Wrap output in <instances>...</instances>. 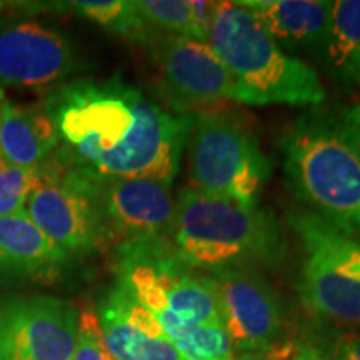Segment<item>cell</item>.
Returning a JSON list of instances; mask_svg holds the SVG:
<instances>
[{
  "label": "cell",
  "instance_id": "6da1fadb",
  "mask_svg": "<svg viewBox=\"0 0 360 360\" xmlns=\"http://www.w3.org/2000/svg\"><path fill=\"white\" fill-rule=\"evenodd\" d=\"M65 143L62 159L102 179L174 182L192 115L165 110L120 80H79L45 102Z\"/></svg>",
  "mask_w": 360,
  "mask_h": 360
},
{
  "label": "cell",
  "instance_id": "7a4b0ae2",
  "mask_svg": "<svg viewBox=\"0 0 360 360\" xmlns=\"http://www.w3.org/2000/svg\"><path fill=\"white\" fill-rule=\"evenodd\" d=\"M115 276V285L154 315L184 360H232L212 278L184 264L169 238L119 244Z\"/></svg>",
  "mask_w": 360,
  "mask_h": 360
},
{
  "label": "cell",
  "instance_id": "3957f363",
  "mask_svg": "<svg viewBox=\"0 0 360 360\" xmlns=\"http://www.w3.org/2000/svg\"><path fill=\"white\" fill-rule=\"evenodd\" d=\"M282 154L297 199L360 238V103L314 107L283 135Z\"/></svg>",
  "mask_w": 360,
  "mask_h": 360
},
{
  "label": "cell",
  "instance_id": "277c9868",
  "mask_svg": "<svg viewBox=\"0 0 360 360\" xmlns=\"http://www.w3.org/2000/svg\"><path fill=\"white\" fill-rule=\"evenodd\" d=\"M170 244L197 272L274 269L283 262L287 240L282 225L267 210L180 188Z\"/></svg>",
  "mask_w": 360,
  "mask_h": 360
},
{
  "label": "cell",
  "instance_id": "5b68a950",
  "mask_svg": "<svg viewBox=\"0 0 360 360\" xmlns=\"http://www.w3.org/2000/svg\"><path fill=\"white\" fill-rule=\"evenodd\" d=\"M205 42L232 75L236 102L319 107L326 101L317 72L283 52L238 2H214Z\"/></svg>",
  "mask_w": 360,
  "mask_h": 360
},
{
  "label": "cell",
  "instance_id": "8992f818",
  "mask_svg": "<svg viewBox=\"0 0 360 360\" xmlns=\"http://www.w3.org/2000/svg\"><path fill=\"white\" fill-rule=\"evenodd\" d=\"M186 148L193 191L240 204H257L270 177V162L240 117L212 109L197 112L192 115Z\"/></svg>",
  "mask_w": 360,
  "mask_h": 360
},
{
  "label": "cell",
  "instance_id": "52a82bcc",
  "mask_svg": "<svg viewBox=\"0 0 360 360\" xmlns=\"http://www.w3.org/2000/svg\"><path fill=\"white\" fill-rule=\"evenodd\" d=\"M102 182L62 157L45 160L37 167L25 212L65 255H87L109 240Z\"/></svg>",
  "mask_w": 360,
  "mask_h": 360
},
{
  "label": "cell",
  "instance_id": "ba28073f",
  "mask_svg": "<svg viewBox=\"0 0 360 360\" xmlns=\"http://www.w3.org/2000/svg\"><path fill=\"white\" fill-rule=\"evenodd\" d=\"M290 225L304 249L302 302L322 317L360 327V238L312 212L290 214Z\"/></svg>",
  "mask_w": 360,
  "mask_h": 360
},
{
  "label": "cell",
  "instance_id": "9c48e42d",
  "mask_svg": "<svg viewBox=\"0 0 360 360\" xmlns=\"http://www.w3.org/2000/svg\"><path fill=\"white\" fill-rule=\"evenodd\" d=\"M148 45L154 47L159 90L170 112L193 115L233 101L236 82L207 42L159 34Z\"/></svg>",
  "mask_w": 360,
  "mask_h": 360
},
{
  "label": "cell",
  "instance_id": "30bf717a",
  "mask_svg": "<svg viewBox=\"0 0 360 360\" xmlns=\"http://www.w3.org/2000/svg\"><path fill=\"white\" fill-rule=\"evenodd\" d=\"M79 310L53 295L0 297V360H72Z\"/></svg>",
  "mask_w": 360,
  "mask_h": 360
},
{
  "label": "cell",
  "instance_id": "8fae6325",
  "mask_svg": "<svg viewBox=\"0 0 360 360\" xmlns=\"http://www.w3.org/2000/svg\"><path fill=\"white\" fill-rule=\"evenodd\" d=\"M209 276L232 350L269 355L282 347L281 300L259 270H224Z\"/></svg>",
  "mask_w": 360,
  "mask_h": 360
},
{
  "label": "cell",
  "instance_id": "7c38bea8",
  "mask_svg": "<svg viewBox=\"0 0 360 360\" xmlns=\"http://www.w3.org/2000/svg\"><path fill=\"white\" fill-rule=\"evenodd\" d=\"M77 69L70 40L35 20L0 25V87L56 85Z\"/></svg>",
  "mask_w": 360,
  "mask_h": 360
},
{
  "label": "cell",
  "instance_id": "4fadbf2b",
  "mask_svg": "<svg viewBox=\"0 0 360 360\" xmlns=\"http://www.w3.org/2000/svg\"><path fill=\"white\" fill-rule=\"evenodd\" d=\"M102 209L109 238L119 244L170 238L175 217L172 182L157 179H103Z\"/></svg>",
  "mask_w": 360,
  "mask_h": 360
},
{
  "label": "cell",
  "instance_id": "5bb4252c",
  "mask_svg": "<svg viewBox=\"0 0 360 360\" xmlns=\"http://www.w3.org/2000/svg\"><path fill=\"white\" fill-rule=\"evenodd\" d=\"M97 317L114 360H184L154 315L119 285L98 304Z\"/></svg>",
  "mask_w": 360,
  "mask_h": 360
},
{
  "label": "cell",
  "instance_id": "9a60e30c",
  "mask_svg": "<svg viewBox=\"0 0 360 360\" xmlns=\"http://www.w3.org/2000/svg\"><path fill=\"white\" fill-rule=\"evenodd\" d=\"M290 57L321 58L330 29L326 0H237Z\"/></svg>",
  "mask_w": 360,
  "mask_h": 360
},
{
  "label": "cell",
  "instance_id": "2e32d148",
  "mask_svg": "<svg viewBox=\"0 0 360 360\" xmlns=\"http://www.w3.org/2000/svg\"><path fill=\"white\" fill-rule=\"evenodd\" d=\"M69 259L25 210L0 219V276L52 277Z\"/></svg>",
  "mask_w": 360,
  "mask_h": 360
},
{
  "label": "cell",
  "instance_id": "e0dca14e",
  "mask_svg": "<svg viewBox=\"0 0 360 360\" xmlns=\"http://www.w3.org/2000/svg\"><path fill=\"white\" fill-rule=\"evenodd\" d=\"M60 137L44 105L6 102L0 114V157L17 167L37 169L49 160Z\"/></svg>",
  "mask_w": 360,
  "mask_h": 360
},
{
  "label": "cell",
  "instance_id": "ac0fdd59",
  "mask_svg": "<svg viewBox=\"0 0 360 360\" xmlns=\"http://www.w3.org/2000/svg\"><path fill=\"white\" fill-rule=\"evenodd\" d=\"M323 69L340 89H360V0L332 2Z\"/></svg>",
  "mask_w": 360,
  "mask_h": 360
},
{
  "label": "cell",
  "instance_id": "d6986e66",
  "mask_svg": "<svg viewBox=\"0 0 360 360\" xmlns=\"http://www.w3.org/2000/svg\"><path fill=\"white\" fill-rule=\"evenodd\" d=\"M142 20L154 34L175 35L205 42L212 19L214 2L193 0H139Z\"/></svg>",
  "mask_w": 360,
  "mask_h": 360
},
{
  "label": "cell",
  "instance_id": "ffe728a7",
  "mask_svg": "<svg viewBox=\"0 0 360 360\" xmlns=\"http://www.w3.org/2000/svg\"><path fill=\"white\" fill-rule=\"evenodd\" d=\"M72 11L96 22L110 32L129 37L142 44H150L155 35L142 20L132 0H80L70 2Z\"/></svg>",
  "mask_w": 360,
  "mask_h": 360
},
{
  "label": "cell",
  "instance_id": "44dd1931",
  "mask_svg": "<svg viewBox=\"0 0 360 360\" xmlns=\"http://www.w3.org/2000/svg\"><path fill=\"white\" fill-rule=\"evenodd\" d=\"M37 180V169L17 167L0 159V219L24 212Z\"/></svg>",
  "mask_w": 360,
  "mask_h": 360
},
{
  "label": "cell",
  "instance_id": "7402d4cb",
  "mask_svg": "<svg viewBox=\"0 0 360 360\" xmlns=\"http://www.w3.org/2000/svg\"><path fill=\"white\" fill-rule=\"evenodd\" d=\"M72 360H114L103 339L97 310L85 309L79 314L77 342Z\"/></svg>",
  "mask_w": 360,
  "mask_h": 360
},
{
  "label": "cell",
  "instance_id": "603a6c76",
  "mask_svg": "<svg viewBox=\"0 0 360 360\" xmlns=\"http://www.w3.org/2000/svg\"><path fill=\"white\" fill-rule=\"evenodd\" d=\"M334 354L339 360H360V332L342 334L335 342Z\"/></svg>",
  "mask_w": 360,
  "mask_h": 360
},
{
  "label": "cell",
  "instance_id": "cb8c5ba5",
  "mask_svg": "<svg viewBox=\"0 0 360 360\" xmlns=\"http://www.w3.org/2000/svg\"><path fill=\"white\" fill-rule=\"evenodd\" d=\"M289 360H339L334 350H328L321 345H312V344H304L297 345L294 354Z\"/></svg>",
  "mask_w": 360,
  "mask_h": 360
},
{
  "label": "cell",
  "instance_id": "d4e9b609",
  "mask_svg": "<svg viewBox=\"0 0 360 360\" xmlns=\"http://www.w3.org/2000/svg\"><path fill=\"white\" fill-rule=\"evenodd\" d=\"M232 360H274L267 357V355L264 354H250V352H245V354H238L236 357H232Z\"/></svg>",
  "mask_w": 360,
  "mask_h": 360
},
{
  "label": "cell",
  "instance_id": "484cf974",
  "mask_svg": "<svg viewBox=\"0 0 360 360\" xmlns=\"http://www.w3.org/2000/svg\"><path fill=\"white\" fill-rule=\"evenodd\" d=\"M4 105H6V94H4V89L0 87V114H2Z\"/></svg>",
  "mask_w": 360,
  "mask_h": 360
},
{
  "label": "cell",
  "instance_id": "4316f807",
  "mask_svg": "<svg viewBox=\"0 0 360 360\" xmlns=\"http://www.w3.org/2000/svg\"><path fill=\"white\" fill-rule=\"evenodd\" d=\"M6 6H7V4H6V2H0V15H2V12H4V11H6V8H7Z\"/></svg>",
  "mask_w": 360,
  "mask_h": 360
},
{
  "label": "cell",
  "instance_id": "83f0119b",
  "mask_svg": "<svg viewBox=\"0 0 360 360\" xmlns=\"http://www.w3.org/2000/svg\"><path fill=\"white\" fill-rule=\"evenodd\" d=\"M0 159H2V157H0Z\"/></svg>",
  "mask_w": 360,
  "mask_h": 360
}]
</instances>
